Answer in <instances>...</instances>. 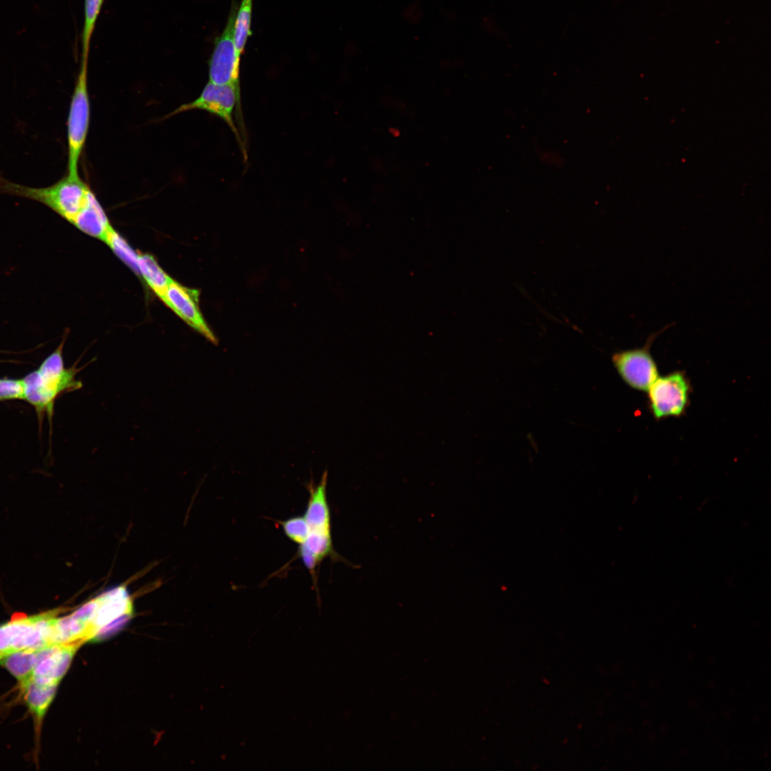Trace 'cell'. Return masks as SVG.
Masks as SVG:
<instances>
[{
	"label": "cell",
	"mask_w": 771,
	"mask_h": 771,
	"mask_svg": "<svg viewBox=\"0 0 771 771\" xmlns=\"http://www.w3.org/2000/svg\"><path fill=\"white\" fill-rule=\"evenodd\" d=\"M0 658H1V655H0Z\"/></svg>",
	"instance_id": "cell-20"
},
{
	"label": "cell",
	"mask_w": 771,
	"mask_h": 771,
	"mask_svg": "<svg viewBox=\"0 0 771 771\" xmlns=\"http://www.w3.org/2000/svg\"><path fill=\"white\" fill-rule=\"evenodd\" d=\"M88 59H81L69 106L67 119L68 174L79 176V163L86 140L90 122V101L87 84Z\"/></svg>",
	"instance_id": "cell-3"
},
{
	"label": "cell",
	"mask_w": 771,
	"mask_h": 771,
	"mask_svg": "<svg viewBox=\"0 0 771 771\" xmlns=\"http://www.w3.org/2000/svg\"><path fill=\"white\" fill-rule=\"evenodd\" d=\"M328 473L325 471L320 483L308 485L309 498L303 517L308 526V533L331 536V518L327 500Z\"/></svg>",
	"instance_id": "cell-10"
},
{
	"label": "cell",
	"mask_w": 771,
	"mask_h": 771,
	"mask_svg": "<svg viewBox=\"0 0 771 771\" xmlns=\"http://www.w3.org/2000/svg\"><path fill=\"white\" fill-rule=\"evenodd\" d=\"M41 650V647L20 650L1 657L0 665L5 667L16 678L20 690L31 681Z\"/></svg>",
	"instance_id": "cell-12"
},
{
	"label": "cell",
	"mask_w": 771,
	"mask_h": 771,
	"mask_svg": "<svg viewBox=\"0 0 771 771\" xmlns=\"http://www.w3.org/2000/svg\"><path fill=\"white\" fill-rule=\"evenodd\" d=\"M232 1L228 18L221 34L214 42L208 63L209 81L217 85L231 86L241 94L240 62L234 42V26L238 9Z\"/></svg>",
	"instance_id": "cell-5"
},
{
	"label": "cell",
	"mask_w": 771,
	"mask_h": 771,
	"mask_svg": "<svg viewBox=\"0 0 771 771\" xmlns=\"http://www.w3.org/2000/svg\"><path fill=\"white\" fill-rule=\"evenodd\" d=\"M253 0H241L237 9L234 26V42L238 55L241 57L248 37L251 35V24Z\"/></svg>",
	"instance_id": "cell-15"
},
{
	"label": "cell",
	"mask_w": 771,
	"mask_h": 771,
	"mask_svg": "<svg viewBox=\"0 0 771 771\" xmlns=\"http://www.w3.org/2000/svg\"><path fill=\"white\" fill-rule=\"evenodd\" d=\"M59 610L29 617H16L0 625V655L51 645V627Z\"/></svg>",
	"instance_id": "cell-4"
},
{
	"label": "cell",
	"mask_w": 771,
	"mask_h": 771,
	"mask_svg": "<svg viewBox=\"0 0 771 771\" xmlns=\"http://www.w3.org/2000/svg\"><path fill=\"white\" fill-rule=\"evenodd\" d=\"M16 398H24V384L23 379H0V400Z\"/></svg>",
	"instance_id": "cell-19"
},
{
	"label": "cell",
	"mask_w": 771,
	"mask_h": 771,
	"mask_svg": "<svg viewBox=\"0 0 771 771\" xmlns=\"http://www.w3.org/2000/svg\"><path fill=\"white\" fill-rule=\"evenodd\" d=\"M81 644L80 642L57 643L41 647L31 681L59 685Z\"/></svg>",
	"instance_id": "cell-9"
},
{
	"label": "cell",
	"mask_w": 771,
	"mask_h": 771,
	"mask_svg": "<svg viewBox=\"0 0 771 771\" xmlns=\"http://www.w3.org/2000/svg\"><path fill=\"white\" fill-rule=\"evenodd\" d=\"M670 325L650 334L640 348L623 350L613 353V363L618 374L630 388L646 391L659 376L657 363L650 353L654 341Z\"/></svg>",
	"instance_id": "cell-6"
},
{
	"label": "cell",
	"mask_w": 771,
	"mask_h": 771,
	"mask_svg": "<svg viewBox=\"0 0 771 771\" xmlns=\"http://www.w3.org/2000/svg\"><path fill=\"white\" fill-rule=\"evenodd\" d=\"M71 224L84 233L104 242L109 233L114 229L91 190L89 193L84 206Z\"/></svg>",
	"instance_id": "cell-11"
},
{
	"label": "cell",
	"mask_w": 771,
	"mask_h": 771,
	"mask_svg": "<svg viewBox=\"0 0 771 771\" xmlns=\"http://www.w3.org/2000/svg\"><path fill=\"white\" fill-rule=\"evenodd\" d=\"M647 392L650 411L656 419L679 417L688 405L690 385L684 373L674 371L658 376Z\"/></svg>",
	"instance_id": "cell-7"
},
{
	"label": "cell",
	"mask_w": 771,
	"mask_h": 771,
	"mask_svg": "<svg viewBox=\"0 0 771 771\" xmlns=\"http://www.w3.org/2000/svg\"><path fill=\"white\" fill-rule=\"evenodd\" d=\"M63 346L64 342L45 359L39 370L29 373L23 379L24 399L39 410L46 408L51 413L54 401L59 393L82 387L81 382L76 379L79 369L74 366L70 368H64Z\"/></svg>",
	"instance_id": "cell-1"
},
{
	"label": "cell",
	"mask_w": 771,
	"mask_h": 771,
	"mask_svg": "<svg viewBox=\"0 0 771 771\" xmlns=\"http://www.w3.org/2000/svg\"><path fill=\"white\" fill-rule=\"evenodd\" d=\"M286 536L301 545L308 535V526L303 516H294L280 522Z\"/></svg>",
	"instance_id": "cell-18"
},
{
	"label": "cell",
	"mask_w": 771,
	"mask_h": 771,
	"mask_svg": "<svg viewBox=\"0 0 771 771\" xmlns=\"http://www.w3.org/2000/svg\"><path fill=\"white\" fill-rule=\"evenodd\" d=\"M138 268L139 276L158 298L173 281L148 253H138Z\"/></svg>",
	"instance_id": "cell-14"
},
{
	"label": "cell",
	"mask_w": 771,
	"mask_h": 771,
	"mask_svg": "<svg viewBox=\"0 0 771 771\" xmlns=\"http://www.w3.org/2000/svg\"><path fill=\"white\" fill-rule=\"evenodd\" d=\"M58 684H39L31 681L21 691L23 700L40 726L56 692Z\"/></svg>",
	"instance_id": "cell-13"
},
{
	"label": "cell",
	"mask_w": 771,
	"mask_h": 771,
	"mask_svg": "<svg viewBox=\"0 0 771 771\" xmlns=\"http://www.w3.org/2000/svg\"><path fill=\"white\" fill-rule=\"evenodd\" d=\"M198 290L187 288L173 280L159 298L190 327L213 343L217 339L204 319L199 307Z\"/></svg>",
	"instance_id": "cell-8"
},
{
	"label": "cell",
	"mask_w": 771,
	"mask_h": 771,
	"mask_svg": "<svg viewBox=\"0 0 771 771\" xmlns=\"http://www.w3.org/2000/svg\"><path fill=\"white\" fill-rule=\"evenodd\" d=\"M105 243L121 260L139 276L138 253H136L119 233L113 229L108 235Z\"/></svg>",
	"instance_id": "cell-17"
},
{
	"label": "cell",
	"mask_w": 771,
	"mask_h": 771,
	"mask_svg": "<svg viewBox=\"0 0 771 771\" xmlns=\"http://www.w3.org/2000/svg\"><path fill=\"white\" fill-rule=\"evenodd\" d=\"M194 109L207 111L224 121L233 133L243 158L247 159L241 94L236 89L208 81L198 98L190 103L182 104L171 115Z\"/></svg>",
	"instance_id": "cell-2"
},
{
	"label": "cell",
	"mask_w": 771,
	"mask_h": 771,
	"mask_svg": "<svg viewBox=\"0 0 771 771\" xmlns=\"http://www.w3.org/2000/svg\"><path fill=\"white\" fill-rule=\"evenodd\" d=\"M104 0H85L81 59H88L90 42Z\"/></svg>",
	"instance_id": "cell-16"
}]
</instances>
